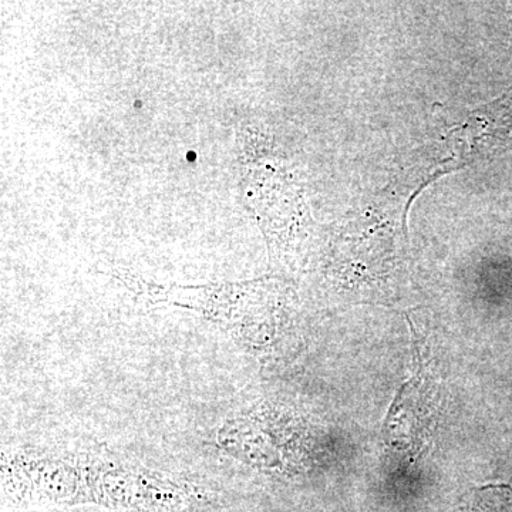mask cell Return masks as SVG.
<instances>
[{"instance_id": "6da1fadb", "label": "cell", "mask_w": 512, "mask_h": 512, "mask_svg": "<svg viewBox=\"0 0 512 512\" xmlns=\"http://www.w3.org/2000/svg\"><path fill=\"white\" fill-rule=\"evenodd\" d=\"M3 490L22 504H97L137 512H177L188 491L146 468L92 454H2Z\"/></svg>"}]
</instances>
